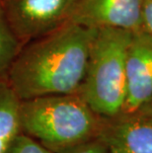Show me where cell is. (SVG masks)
Masks as SVG:
<instances>
[{"instance_id": "obj_1", "label": "cell", "mask_w": 152, "mask_h": 153, "mask_svg": "<svg viewBox=\"0 0 152 153\" xmlns=\"http://www.w3.org/2000/svg\"><path fill=\"white\" fill-rule=\"evenodd\" d=\"M96 32L69 22L20 50L7 80L18 98L78 92Z\"/></svg>"}, {"instance_id": "obj_2", "label": "cell", "mask_w": 152, "mask_h": 153, "mask_svg": "<svg viewBox=\"0 0 152 153\" xmlns=\"http://www.w3.org/2000/svg\"><path fill=\"white\" fill-rule=\"evenodd\" d=\"M21 132L59 153L98 138L103 118L78 92L22 100Z\"/></svg>"}, {"instance_id": "obj_3", "label": "cell", "mask_w": 152, "mask_h": 153, "mask_svg": "<svg viewBox=\"0 0 152 153\" xmlns=\"http://www.w3.org/2000/svg\"><path fill=\"white\" fill-rule=\"evenodd\" d=\"M132 32L97 29L78 93L96 114L111 118L124 111L125 61Z\"/></svg>"}, {"instance_id": "obj_4", "label": "cell", "mask_w": 152, "mask_h": 153, "mask_svg": "<svg viewBox=\"0 0 152 153\" xmlns=\"http://www.w3.org/2000/svg\"><path fill=\"white\" fill-rule=\"evenodd\" d=\"M80 0H4L1 7L20 41L47 35L70 22Z\"/></svg>"}, {"instance_id": "obj_5", "label": "cell", "mask_w": 152, "mask_h": 153, "mask_svg": "<svg viewBox=\"0 0 152 153\" xmlns=\"http://www.w3.org/2000/svg\"><path fill=\"white\" fill-rule=\"evenodd\" d=\"M143 0H80L70 22L92 29L141 31Z\"/></svg>"}, {"instance_id": "obj_6", "label": "cell", "mask_w": 152, "mask_h": 153, "mask_svg": "<svg viewBox=\"0 0 152 153\" xmlns=\"http://www.w3.org/2000/svg\"><path fill=\"white\" fill-rule=\"evenodd\" d=\"M152 97V37L132 33L125 61V102L122 112L140 110Z\"/></svg>"}, {"instance_id": "obj_7", "label": "cell", "mask_w": 152, "mask_h": 153, "mask_svg": "<svg viewBox=\"0 0 152 153\" xmlns=\"http://www.w3.org/2000/svg\"><path fill=\"white\" fill-rule=\"evenodd\" d=\"M99 137L109 153H152V120L138 111L103 118Z\"/></svg>"}, {"instance_id": "obj_8", "label": "cell", "mask_w": 152, "mask_h": 153, "mask_svg": "<svg viewBox=\"0 0 152 153\" xmlns=\"http://www.w3.org/2000/svg\"><path fill=\"white\" fill-rule=\"evenodd\" d=\"M20 102L8 81L0 80V153H5L11 141L21 131Z\"/></svg>"}, {"instance_id": "obj_9", "label": "cell", "mask_w": 152, "mask_h": 153, "mask_svg": "<svg viewBox=\"0 0 152 153\" xmlns=\"http://www.w3.org/2000/svg\"><path fill=\"white\" fill-rule=\"evenodd\" d=\"M20 40L8 24L0 8V76L8 72L20 51Z\"/></svg>"}, {"instance_id": "obj_10", "label": "cell", "mask_w": 152, "mask_h": 153, "mask_svg": "<svg viewBox=\"0 0 152 153\" xmlns=\"http://www.w3.org/2000/svg\"><path fill=\"white\" fill-rule=\"evenodd\" d=\"M5 153H54L35 138L19 132L11 141Z\"/></svg>"}, {"instance_id": "obj_11", "label": "cell", "mask_w": 152, "mask_h": 153, "mask_svg": "<svg viewBox=\"0 0 152 153\" xmlns=\"http://www.w3.org/2000/svg\"><path fill=\"white\" fill-rule=\"evenodd\" d=\"M59 153H109V149L106 143L98 137Z\"/></svg>"}, {"instance_id": "obj_12", "label": "cell", "mask_w": 152, "mask_h": 153, "mask_svg": "<svg viewBox=\"0 0 152 153\" xmlns=\"http://www.w3.org/2000/svg\"><path fill=\"white\" fill-rule=\"evenodd\" d=\"M141 30L152 37V0H143Z\"/></svg>"}, {"instance_id": "obj_13", "label": "cell", "mask_w": 152, "mask_h": 153, "mask_svg": "<svg viewBox=\"0 0 152 153\" xmlns=\"http://www.w3.org/2000/svg\"><path fill=\"white\" fill-rule=\"evenodd\" d=\"M138 112H140L142 115H144L146 118L152 120V97L140 110H138Z\"/></svg>"}]
</instances>
